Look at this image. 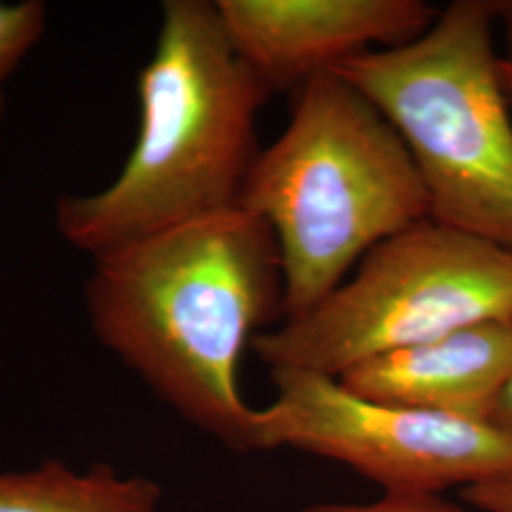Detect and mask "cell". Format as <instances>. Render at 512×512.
I'll list each match as a JSON object with an SVG mask.
<instances>
[{
	"instance_id": "1",
	"label": "cell",
	"mask_w": 512,
	"mask_h": 512,
	"mask_svg": "<svg viewBox=\"0 0 512 512\" xmlns=\"http://www.w3.org/2000/svg\"><path fill=\"white\" fill-rule=\"evenodd\" d=\"M95 338L181 418L239 454L256 452V408L239 361L285 317L268 222L234 207L93 258L84 289Z\"/></svg>"
},
{
	"instance_id": "2",
	"label": "cell",
	"mask_w": 512,
	"mask_h": 512,
	"mask_svg": "<svg viewBox=\"0 0 512 512\" xmlns=\"http://www.w3.org/2000/svg\"><path fill=\"white\" fill-rule=\"evenodd\" d=\"M139 133L105 188L65 196L55 228L88 256L239 207L272 95L239 57L215 2L167 0L137 78Z\"/></svg>"
},
{
	"instance_id": "3",
	"label": "cell",
	"mask_w": 512,
	"mask_h": 512,
	"mask_svg": "<svg viewBox=\"0 0 512 512\" xmlns=\"http://www.w3.org/2000/svg\"><path fill=\"white\" fill-rule=\"evenodd\" d=\"M239 207L272 228L294 319L349 277L378 243L429 219V200L403 139L344 76L296 90L293 116L256 154Z\"/></svg>"
},
{
	"instance_id": "4",
	"label": "cell",
	"mask_w": 512,
	"mask_h": 512,
	"mask_svg": "<svg viewBox=\"0 0 512 512\" xmlns=\"http://www.w3.org/2000/svg\"><path fill=\"white\" fill-rule=\"evenodd\" d=\"M490 0H456L420 38L334 69L403 139L429 217L512 249V120Z\"/></svg>"
},
{
	"instance_id": "5",
	"label": "cell",
	"mask_w": 512,
	"mask_h": 512,
	"mask_svg": "<svg viewBox=\"0 0 512 512\" xmlns=\"http://www.w3.org/2000/svg\"><path fill=\"white\" fill-rule=\"evenodd\" d=\"M488 321H512V249L429 217L378 243L325 300L251 348L270 370L340 378L376 355Z\"/></svg>"
},
{
	"instance_id": "6",
	"label": "cell",
	"mask_w": 512,
	"mask_h": 512,
	"mask_svg": "<svg viewBox=\"0 0 512 512\" xmlns=\"http://www.w3.org/2000/svg\"><path fill=\"white\" fill-rule=\"evenodd\" d=\"M256 452L293 448L348 465L385 494L440 495L512 476V439L490 421L368 401L338 378L274 368Z\"/></svg>"
},
{
	"instance_id": "7",
	"label": "cell",
	"mask_w": 512,
	"mask_h": 512,
	"mask_svg": "<svg viewBox=\"0 0 512 512\" xmlns=\"http://www.w3.org/2000/svg\"><path fill=\"white\" fill-rule=\"evenodd\" d=\"M239 57L270 93L298 90L355 55L408 44L439 18L423 0H217Z\"/></svg>"
},
{
	"instance_id": "8",
	"label": "cell",
	"mask_w": 512,
	"mask_h": 512,
	"mask_svg": "<svg viewBox=\"0 0 512 512\" xmlns=\"http://www.w3.org/2000/svg\"><path fill=\"white\" fill-rule=\"evenodd\" d=\"M512 372V321H488L346 370L338 382L376 403L488 421Z\"/></svg>"
},
{
	"instance_id": "9",
	"label": "cell",
	"mask_w": 512,
	"mask_h": 512,
	"mask_svg": "<svg viewBox=\"0 0 512 512\" xmlns=\"http://www.w3.org/2000/svg\"><path fill=\"white\" fill-rule=\"evenodd\" d=\"M162 490L147 476L122 475L107 463L74 469L46 459L0 471V512H162Z\"/></svg>"
},
{
	"instance_id": "10",
	"label": "cell",
	"mask_w": 512,
	"mask_h": 512,
	"mask_svg": "<svg viewBox=\"0 0 512 512\" xmlns=\"http://www.w3.org/2000/svg\"><path fill=\"white\" fill-rule=\"evenodd\" d=\"M46 23L48 8L44 2H0V118L6 109V84L40 42Z\"/></svg>"
},
{
	"instance_id": "11",
	"label": "cell",
	"mask_w": 512,
	"mask_h": 512,
	"mask_svg": "<svg viewBox=\"0 0 512 512\" xmlns=\"http://www.w3.org/2000/svg\"><path fill=\"white\" fill-rule=\"evenodd\" d=\"M294 512H465L458 505L431 494H385L366 505H317Z\"/></svg>"
},
{
	"instance_id": "12",
	"label": "cell",
	"mask_w": 512,
	"mask_h": 512,
	"mask_svg": "<svg viewBox=\"0 0 512 512\" xmlns=\"http://www.w3.org/2000/svg\"><path fill=\"white\" fill-rule=\"evenodd\" d=\"M461 497L471 507L484 512H512V476L495 478L461 490Z\"/></svg>"
},
{
	"instance_id": "13",
	"label": "cell",
	"mask_w": 512,
	"mask_h": 512,
	"mask_svg": "<svg viewBox=\"0 0 512 512\" xmlns=\"http://www.w3.org/2000/svg\"><path fill=\"white\" fill-rule=\"evenodd\" d=\"M488 421L512 439V372L495 399Z\"/></svg>"
},
{
	"instance_id": "14",
	"label": "cell",
	"mask_w": 512,
	"mask_h": 512,
	"mask_svg": "<svg viewBox=\"0 0 512 512\" xmlns=\"http://www.w3.org/2000/svg\"><path fill=\"white\" fill-rule=\"evenodd\" d=\"M495 23L501 25L505 38V54L501 61L512 67V0H490Z\"/></svg>"
},
{
	"instance_id": "15",
	"label": "cell",
	"mask_w": 512,
	"mask_h": 512,
	"mask_svg": "<svg viewBox=\"0 0 512 512\" xmlns=\"http://www.w3.org/2000/svg\"><path fill=\"white\" fill-rule=\"evenodd\" d=\"M501 80H503V88L509 95V99H512V67L501 61Z\"/></svg>"
}]
</instances>
